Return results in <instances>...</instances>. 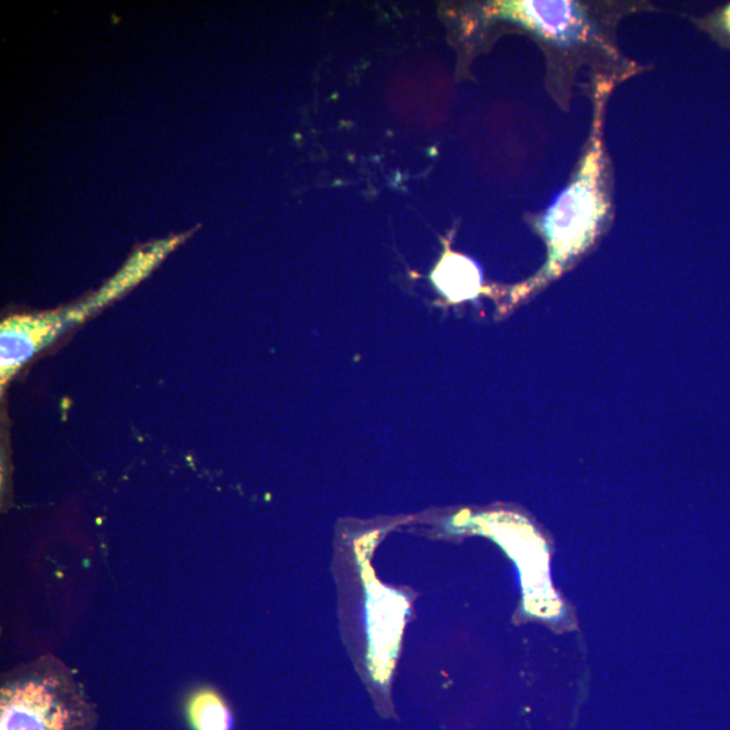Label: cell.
<instances>
[{
	"instance_id": "3957f363",
	"label": "cell",
	"mask_w": 730,
	"mask_h": 730,
	"mask_svg": "<svg viewBox=\"0 0 730 730\" xmlns=\"http://www.w3.org/2000/svg\"><path fill=\"white\" fill-rule=\"evenodd\" d=\"M60 321L49 318H15L2 326V383L42 345L59 332Z\"/></svg>"
},
{
	"instance_id": "7a4b0ae2",
	"label": "cell",
	"mask_w": 730,
	"mask_h": 730,
	"mask_svg": "<svg viewBox=\"0 0 730 730\" xmlns=\"http://www.w3.org/2000/svg\"><path fill=\"white\" fill-rule=\"evenodd\" d=\"M82 683L57 657H38L2 678L0 730H94Z\"/></svg>"
},
{
	"instance_id": "6da1fadb",
	"label": "cell",
	"mask_w": 730,
	"mask_h": 730,
	"mask_svg": "<svg viewBox=\"0 0 730 730\" xmlns=\"http://www.w3.org/2000/svg\"><path fill=\"white\" fill-rule=\"evenodd\" d=\"M617 83L599 80L593 122L570 182L548 207L539 228L549 247V278L562 275L606 232L614 217L613 165L605 142L606 107Z\"/></svg>"
},
{
	"instance_id": "277c9868",
	"label": "cell",
	"mask_w": 730,
	"mask_h": 730,
	"mask_svg": "<svg viewBox=\"0 0 730 730\" xmlns=\"http://www.w3.org/2000/svg\"><path fill=\"white\" fill-rule=\"evenodd\" d=\"M433 280L453 302L475 298L482 287L478 265L466 256L447 255L434 271Z\"/></svg>"
},
{
	"instance_id": "5b68a950",
	"label": "cell",
	"mask_w": 730,
	"mask_h": 730,
	"mask_svg": "<svg viewBox=\"0 0 730 730\" xmlns=\"http://www.w3.org/2000/svg\"><path fill=\"white\" fill-rule=\"evenodd\" d=\"M188 717L195 730H230L232 716L221 695L201 690L188 702Z\"/></svg>"
},
{
	"instance_id": "8992f818",
	"label": "cell",
	"mask_w": 730,
	"mask_h": 730,
	"mask_svg": "<svg viewBox=\"0 0 730 730\" xmlns=\"http://www.w3.org/2000/svg\"><path fill=\"white\" fill-rule=\"evenodd\" d=\"M690 21L699 30L708 33L722 49L730 51V2L703 17H690Z\"/></svg>"
}]
</instances>
